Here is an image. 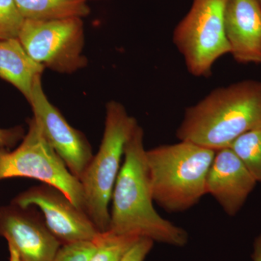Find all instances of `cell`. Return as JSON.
Returning <instances> with one entry per match:
<instances>
[{"instance_id": "obj_3", "label": "cell", "mask_w": 261, "mask_h": 261, "mask_svg": "<svg viewBox=\"0 0 261 261\" xmlns=\"http://www.w3.org/2000/svg\"><path fill=\"white\" fill-rule=\"evenodd\" d=\"M216 151L189 141L146 150L154 202L170 213L186 211L206 192Z\"/></svg>"}, {"instance_id": "obj_7", "label": "cell", "mask_w": 261, "mask_h": 261, "mask_svg": "<svg viewBox=\"0 0 261 261\" xmlns=\"http://www.w3.org/2000/svg\"><path fill=\"white\" fill-rule=\"evenodd\" d=\"M18 39L34 61L55 71L71 73L87 64L81 18L25 20Z\"/></svg>"}, {"instance_id": "obj_20", "label": "cell", "mask_w": 261, "mask_h": 261, "mask_svg": "<svg viewBox=\"0 0 261 261\" xmlns=\"http://www.w3.org/2000/svg\"><path fill=\"white\" fill-rule=\"evenodd\" d=\"M23 127L0 128V149H12L23 140L25 136Z\"/></svg>"}, {"instance_id": "obj_18", "label": "cell", "mask_w": 261, "mask_h": 261, "mask_svg": "<svg viewBox=\"0 0 261 261\" xmlns=\"http://www.w3.org/2000/svg\"><path fill=\"white\" fill-rule=\"evenodd\" d=\"M97 241L64 244L51 261H89L97 250Z\"/></svg>"}, {"instance_id": "obj_23", "label": "cell", "mask_w": 261, "mask_h": 261, "mask_svg": "<svg viewBox=\"0 0 261 261\" xmlns=\"http://www.w3.org/2000/svg\"><path fill=\"white\" fill-rule=\"evenodd\" d=\"M257 1H258L259 3H260V4L261 5V0H257Z\"/></svg>"}, {"instance_id": "obj_11", "label": "cell", "mask_w": 261, "mask_h": 261, "mask_svg": "<svg viewBox=\"0 0 261 261\" xmlns=\"http://www.w3.org/2000/svg\"><path fill=\"white\" fill-rule=\"evenodd\" d=\"M257 181L231 147L216 150L206 178V192L219 202L224 212H240Z\"/></svg>"}, {"instance_id": "obj_8", "label": "cell", "mask_w": 261, "mask_h": 261, "mask_svg": "<svg viewBox=\"0 0 261 261\" xmlns=\"http://www.w3.org/2000/svg\"><path fill=\"white\" fill-rule=\"evenodd\" d=\"M12 203L41 211L47 227L62 245L97 241L102 234L84 211L76 207L59 189L43 184L20 192Z\"/></svg>"}, {"instance_id": "obj_14", "label": "cell", "mask_w": 261, "mask_h": 261, "mask_svg": "<svg viewBox=\"0 0 261 261\" xmlns=\"http://www.w3.org/2000/svg\"><path fill=\"white\" fill-rule=\"evenodd\" d=\"M88 0H14L25 20L84 18L90 13Z\"/></svg>"}, {"instance_id": "obj_5", "label": "cell", "mask_w": 261, "mask_h": 261, "mask_svg": "<svg viewBox=\"0 0 261 261\" xmlns=\"http://www.w3.org/2000/svg\"><path fill=\"white\" fill-rule=\"evenodd\" d=\"M16 177L33 178L56 187L84 211L80 180L48 143L34 117L29 119L28 132L16 148L0 149V181Z\"/></svg>"}, {"instance_id": "obj_10", "label": "cell", "mask_w": 261, "mask_h": 261, "mask_svg": "<svg viewBox=\"0 0 261 261\" xmlns=\"http://www.w3.org/2000/svg\"><path fill=\"white\" fill-rule=\"evenodd\" d=\"M0 237L18 252L20 261H51L62 244L34 206H0Z\"/></svg>"}, {"instance_id": "obj_2", "label": "cell", "mask_w": 261, "mask_h": 261, "mask_svg": "<svg viewBox=\"0 0 261 261\" xmlns=\"http://www.w3.org/2000/svg\"><path fill=\"white\" fill-rule=\"evenodd\" d=\"M257 129H261V80H246L218 87L187 108L176 137L216 151Z\"/></svg>"}, {"instance_id": "obj_15", "label": "cell", "mask_w": 261, "mask_h": 261, "mask_svg": "<svg viewBox=\"0 0 261 261\" xmlns=\"http://www.w3.org/2000/svg\"><path fill=\"white\" fill-rule=\"evenodd\" d=\"M229 147L241 159L255 181L261 183V129L244 134Z\"/></svg>"}, {"instance_id": "obj_4", "label": "cell", "mask_w": 261, "mask_h": 261, "mask_svg": "<svg viewBox=\"0 0 261 261\" xmlns=\"http://www.w3.org/2000/svg\"><path fill=\"white\" fill-rule=\"evenodd\" d=\"M138 125L121 103L110 101L102 142L80 178L84 195V211L99 231L107 232L110 224V202L125 146Z\"/></svg>"}, {"instance_id": "obj_13", "label": "cell", "mask_w": 261, "mask_h": 261, "mask_svg": "<svg viewBox=\"0 0 261 261\" xmlns=\"http://www.w3.org/2000/svg\"><path fill=\"white\" fill-rule=\"evenodd\" d=\"M44 68L29 56L18 38L0 41V78L18 89L28 102L34 82Z\"/></svg>"}, {"instance_id": "obj_12", "label": "cell", "mask_w": 261, "mask_h": 261, "mask_svg": "<svg viewBox=\"0 0 261 261\" xmlns=\"http://www.w3.org/2000/svg\"><path fill=\"white\" fill-rule=\"evenodd\" d=\"M225 33L239 64L261 65V5L257 0H226Z\"/></svg>"}, {"instance_id": "obj_16", "label": "cell", "mask_w": 261, "mask_h": 261, "mask_svg": "<svg viewBox=\"0 0 261 261\" xmlns=\"http://www.w3.org/2000/svg\"><path fill=\"white\" fill-rule=\"evenodd\" d=\"M140 239L110 232L102 233L97 240V250L89 261H120Z\"/></svg>"}, {"instance_id": "obj_19", "label": "cell", "mask_w": 261, "mask_h": 261, "mask_svg": "<svg viewBox=\"0 0 261 261\" xmlns=\"http://www.w3.org/2000/svg\"><path fill=\"white\" fill-rule=\"evenodd\" d=\"M154 242L147 238H140L126 252L120 261H144L152 250Z\"/></svg>"}, {"instance_id": "obj_17", "label": "cell", "mask_w": 261, "mask_h": 261, "mask_svg": "<svg viewBox=\"0 0 261 261\" xmlns=\"http://www.w3.org/2000/svg\"><path fill=\"white\" fill-rule=\"evenodd\" d=\"M24 20L14 0H0V41L18 38Z\"/></svg>"}, {"instance_id": "obj_22", "label": "cell", "mask_w": 261, "mask_h": 261, "mask_svg": "<svg viewBox=\"0 0 261 261\" xmlns=\"http://www.w3.org/2000/svg\"><path fill=\"white\" fill-rule=\"evenodd\" d=\"M257 261H261V257H259L258 259H257Z\"/></svg>"}, {"instance_id": "obj_21", "label": "cell", "mask_w": 261, "mask_h": 261, "mask_svg": "<svg viewBox=\"0 0 261 261\" xmlns=\"http://www.w3.org/2000/svg\"><path fill=\"white\" fill-rule=\"evenodd\" d=\"M8 249H9L10 253L9 261H20L18 252H17L16 250L11 246H8Z\"/></svg>"}, {"instance_id": "obj_1", "label": "cell", "mask_w": 261, "mask_h": 261, "mask_svg": "<svg viewBox=\"0 0 261 261\" xmlns=\"http://www.w3.org/2000/svg\"><path fill=\"white\" fill-rule=\"evenodd\" d=\"M107 232L147 238L158 243L184 247L188 233L163 219L154 209L146 161L144 130L137 125L127 141L124 161L113 189Z\"/></svg>"}, {"instance_id": "obj_6", "label": "cell", "mask_w": 261, "mask_h": 261, "mask_svg": "<svg viewBox=\"0 0 261 261\" xmlns=\"http://www.w3.org/2000/svg\"><path fill=\"white\" fill-rule=\"evenodd\" d=\"M226 0H193L187 15L175 27L173 42L195 77L208 78L214 63L230 47L225 33Z\"/></svg>"}, {"instance_id": "obj_9", "label": "cell", "mask_w": 261, "mask_h": 261, "mask_svg": "<svg viewBox=\"0 0 261 261\" xmlns=\"http://www.w3.org/2000/svg\"><path fill=\"white\" fill-rule=\"evenodd\" d=\"M34 82L29 104L34 118L49 145L64 161L70 172L80 179L94 154L85 136L70 126L44 93L42 80Z\"/></svg>"}]
</instances>
